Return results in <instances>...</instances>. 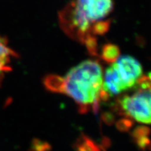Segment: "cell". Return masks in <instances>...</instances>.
Segmentation results:
<instances>
[{"instance_id":"cell-1","label":"cell","mask_w":151,"mask_h":151,"mask_svg":"<svg viewBox=\"0 0 151 151\" xmlns=\"http://www.w3.org/2000/svg\"><path fill=\"white\" fill-rule=\"evenodd\" d=\"M102 67L97 61L88 60L71 68L65 76L48 75L43 80L50 92L65 94L78 105L80 112L97 111L101 101Z\"/></svg>"},{"instance_id":"cell-2","label":"cell","mask_w":151,"mask_h":151,"mask_svg":"<svg viewBox=\"0 0 151 151\" xmlns=\"http://www.w3.org/2000/svg\"><path fill=\"white\" fill-rule=\"evenodd\" d=\"M113 0H74L60 14L62 28L69 37L84 43L90 54L97 55L96 36L104 34L113 11Z\"/></svg>"},{"instance_id":"cell-3","label":"cell","mask_w":151,"mask_h":151,"mask_svg":"<svg viewBox=\"0 0 151 151\" xmlns=\"http://www.w3.org/2000/svg\"><path fill=\"white\" fill-rule=\"evenodd\" d=\"M142 75V67L138 60L132 56L119 57L103 76L104 93L110 98L132 89Z\"/></svg>"},{"instance_id":"cell-4","label":"cell","mask_w":151,"mask_h":151,"mask_svg":"<svg viewBox=\"0 0 151 151\" xmlns=\"http://www.w3.org/2000/svg\"><path fill=\"white\" fill-rule=\"evenodd\" d=\"M131 93L118 99L119 113L143 124H151V72L138 80Z\"/></svg>"},{"instance_id":"cell-5","label":"cell","mask_w":151,"mask_h":151,"mask_svg":"<svg viewBox=\"0 0 151 151\" xmlns=\"http://www.w3.org/2000/svg\"><path fill=\"white\" fill-rule=\"evenodd\" d=\"M17 56L16 52L9 46L7 39L0 35V86L6 73L11 71V60Z\"/></svg>"},{"instance_id":"cell-6","label":"cell","mask_w":151,"mask_h":151,"mask_svg":"<svg viewBox=\"0 0 151 151\" xmlns=\"http://www.w3.org/2000/svg\"><path fill=\"white\" fill-rule=\"evenodd\" d=\"M74 148L76 151H105L100 145L84 134L77 139Z\"/></svg>"},{"instance_id":"cell-7","label":"cell","mask_w":151,"mask_h":151,"mask_svg":"<svg viewBox=\"0 0 151 151\" xmlns=\"http://www.w3.org/2000/svg\"><path fill=\"white\" fill-rule=\"evenodd\" d=\"M120 57V51L118 46L112 44L105 45L101 52V58L108 63H114Z\"/></svg>"},{"instance_id":"cell-8","label":"cell","mask_w":151,"mask_h":151,"mask_svg":"<svg viewBox=\"0 0 151 151\" xmlns=\"http://www.w3.org/2000/svg\"><path fill=\"white\" fill-rule=\"evenodd\" d=\"M147 134L146 128H137L134 132V139L141 148L146 146L149 142Z\"/></svg>"}]
</instances>
